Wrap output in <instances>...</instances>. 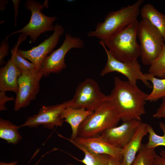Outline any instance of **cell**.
Returning <instances> with one entry per match:
<instances>
[{"instance_id":"35","label":"cell","mask_w":165,"mask_h":165,"mask_svg":"<svg viewBox=\"0 0 165 165\" xmlns=\"http://www.w3.org/2000/svg\"><path fill=\"white\" fill-rule=\"evenodd\" d=\"M39 161H38V162H37V163L35 165H37V164H38V162H39Z\"/></svg>"},{"instance_id":"7","label":"cell","mask_w":165,"mask_h":165,"mask_svg":"<svg viewBox=\"0 0 165 165\" xmlns=\"http://www.w3.org/2000/svg\"><path fill=\"white\" fill-rule=\"evenodd\" d=\"M110 100L109 95L101 91L95 80L87 78L79 84L73 98L69 100V107L94 111L104 102Z\"/></svg>"},{"instance_id":"31","label":"cell","mask_w":165,"mask_h":165,"mask_svg":"<svg viewBox=\"0 0 165 165\" xmlns=\"http://www.w3.org/2000/svg\"><path fill=\"white\" fill-rule=\"evenodd\" d=\"M12 2L13 3L14 5V10L15 11V26H16V18L18 13V7L19 5L20 2V0H13Z\"/></svg>"},{"instance_id":"18","label":"cell","mask_w":165,"mask_h":165,"mask_svg":"<svg viewBox=\"0 0 165 165\" xmlns=\"http://www.w3.org/2000/svg\"><path fill=\"white\" fill-rule=\"evenodd\" d=\"M142 18L148 19L159 31L165 43V15L150 3L145 4L140 10Z\"/></svg>"},{"instance_id":"1","label":"cell","mask_w":165,"mask_h":165,"mask_svg":"<svg viewBox=\"0 0 165 165\" xmlns=\"http://www.w3.org/2000/svg\"><path fill=\"white\" fill-rule=\"evenodd\" d=\"M114 86L109 95L111 101L117 109L123 122L141 121L146 113L145 106L148 94L137 85L118 77L114 78Z\"/></svg>"},{"instance_id":"3","label":"cell","mask_w":165,"mask_h":165,"mask_svg":"<svg viewBox=\"0 0 165 165\" xmlns=\"http://www.w3.org/2000/svg\"><path fill=\"white\" fill-rule=\"evenodd\" d=\"M139 22L137 20L118 34L104 42L116 59L123 62L137 60L140 56V45L137 40Z\"/></svg>"},{"instance_id":"34","label":"cell","mask_w":165,"mask_h":165,"mask_svg":"<svg viewBox=\"0 0 165 165\" xmlns=\"http://www.w3.org/2000/svg\"><path fill=\"white\" fill-rule=\"evenodd\" d=\"M67 165H74L72 164H68Z\"/></svg>"},{"instance_id":"15","label":"cell","mask_w":165,"mask_h":165,"mask_svg":"<svg viewBox=\"0 0 165 165\" xmlns=\"http://www.w3.org/2000/svg\"><path fill=\"white\" fill-rule=\"evenodd\" d=\"M147 124L142 122L130 140L122 148L121 165H132L141 146L143 138L148 134Z\"/></svg>"},{"instance_id":"13","label":"cell","mask_w":165,"mask_h":165,"mask_svg":"<svg viewBox=\"0 0 165 165\" xmlns=\"http://www.w3.org/2000/svg\"><path fill=\"white\" fill-rule=\"evenodd\" d=\"M141 123V121L134 119L123 122L119 126L105 130L100 135L112 145L122 149L130 140Z\"/></svg>"},{"instance_id":"22","label":"cell","mask_w":165,"mask_h":165,"mask_svg":"<svg viewBox=\"0 0 165 165\" xmlns=\"http://www.w3.org/2000/svg\"><path fill=\"white\" fill-rule=\"evenodd\" d=\"M27 36L21 34L18 40L11 50V58L16 67L22 72H26L35 69V67L31 62L26 60L24 58L19 54L17 50L20 43L26 38Z\"/></svg>"},{"instance_id":"6","label":"cell","mask_w":165,"mask_h":165,"mask_svg":"<svg viewBox=\"0 0 165 165\" xmlns=\"http://www.w3.org/2000/svg\"><path fill=\"white\" fill-rule=\"evenodd\" d=\"M48 1L43 4L34 0H28L25 3V7L30 11L31 16L28 23L20 29L14 31L7 37L9 38L13 35L20 33L25 36H30L31 40L35 43L42 34L47 31H53L54 22L57 18L54 16H48L44 15L42 11L44 7L48 8Z\"/></svg>"},{"instance_id":"12","label":"cell","mask_w":165,"mask_h":165,"mask_svg":"<svg viewBox=\"0 0 165 165\" xmlns=\"http://www.w3.org/2000/svg\"><path fill=\"white\" fill-rule=\"evenodd\" d=\"M64 31L63 26L57 24L55 25L53 34L38 46L26 51L18 49L17 53L30 61L35 65V69H40L42 61L48 54L53 51L59 42L60 37L64 34Z\"/></svg>"},{"instance_id":"20","label":"cell","mask_w":165,"mask_h":165,"mask_svg":"<svg viewBox=\"0 0 165 165\" xmlns=\"http://www.w3.org/2000/svg\"><path fill=\"white\" fill-rule=\"evenodd\" d=\"M19 127L6 120L0 119V138L8 143L16 145L22 138L19 133Z\"/></svg>"},{"instance_id":"5","label":"cell","mask_w":165,"mask_h":165,"mask_svg":"<svg viewBox=\"0 0 165 165\" xmlns=\"http://www.w3.org/2000/svg\"><path fill=\"white\" fill-rule=\"evenodd\" d=\"M137 37L140 43V57L143 64L150 65L158 57L165 45L163 36L147 19L139 22Z\"/></svg>"},{"instance_id":"8","label":"cell","mask_w":165,"mask_h":165,"mask_svg":"<svg viewBox=\"0 0 165 165\" xmlns=\"http://www.w3.org/2000/svg\"><path fill=\"white\" fill-rule=\"evenodd\" d=\"M99 43L104 49L107 57L106 64L100 72L101 76L116 72L125 76L128 80L134 84L137 85V81L140 80L148 87H152V85L148 82L146 74L143 73L141 71L140 65L137 60L127 62L119 61L112 56L104 43L100 42Z\"/></svg>"},{"instance_id":"19","label":"cell","mask_w":165,"mask_h":165,"mask_svg":"<svg viewBox=\"0 0 165 165\" xmlns=\"http://www.w3.org/2000/svg\"><path fill=\"white\" fill-rule=\"evenodd\" d=\"M59 136L69 141L75 147L83 152L84 154V157L82 160H79L72 156L76 160L82 163L85 165H107L108 155L93 153L89 151L84 146L76 142L70 138H67L61 135H60Z\"/></svg>"},{"instance_id":"14","label":"cell","mask_w":165,"mask_h":165,"mask_svg":"<svg viewBox=\"0 0 165 165\" xmlns=\"http://www.w3.org/2000/svg\"><path fill=\"white\" fill-rule=\"evenodd\" d=\"M73 140L84 146L93 153L106 155L115 158L121 162L122 161V149L112 145L106 142L100 135L88 138L78 136Z\"/></svg>"},{"instance_id":"16","label":"cell","mask_w":165,"mask_h":165,"mask_svg":"<svg viewBox=\"0 0 165 165\" xmlns=\"http://www.w3.org/2000/svg\"><path fill=\"white\" fill-rule=\"evenodd\" d=\"M22 71L14 64L11 58L0 69V91L17 93L18 80Z\"/></svg>"},{"instance_id":"28","label":"cell","mask_w":165,"mask_h":165,"mask_svg":"<svg viewBox=\"0 0 165 165\" xmlns=\"http://www.w3.org/2000/svg\"><path fill=\"white\" fill-rule=\"evenodd\" d=\"M153 116L157 119L163 118L165 119V97L162 98V101Z\"/></svg>"},{"instance_id":"33","label":"cell","mask_w":165,"mask_h":165,"mask_svg":"<svg viewBox=\"0 0 165 165\" xmlns=\"http://www.w3.org/2000/svg\"><path fill=\"white\" fill-rule=\"evenodd\" d=\"M17 161H14L9 163H6L0 162V165H16L17 164Z\"/></svg>"},{"instance_id":"30","label":"cell","mask_w":165,"mask_h":165,"mask_svg":"<svg viewBox=\"0 0 165 165\" xmlns=\"http://www.w3.org/2000/svg\"><path fill=\"white\" fill-rule=\"evenodd\" d=\"M121 162L112 156H108L107 165H121Z\"/></svg>"},{"instance_id":"4","label":"cell","mask_w":165,"mask_h":165,"mask_svg":"<svg viewBox=\"0 0 165 165\" xmlns=\"http://www.w3.org/2000/svg\"><path fill=\"white\" fill-rule=\"evenodd\" d=\"M120 120V115L111 100L106 101L82 123L78 136L88 138L100 135L106 129L117 126Z\"/></svg>"},{"instance_id":"11","label":"cell","mask_w":165,"mask_h":165,"mask_svg":"<svg viewBox=\"0 0 165 165\" xmlns=\"http://www.w3.org/2000/svg\"><path fill=\"white\" fill-rule=\"evenodd\" d=\"M70 105L69 100L56 105L42 106L37 114L28 117L19 127H36L42 125L45 127L53 129L55 127L62 126L64 122L61 117L62 113Z\"/></svg>"},{"instance_id":"25","label":"cell","mask_w":165,"mask_h":165,"mask_svg":"<svg viewBox=\"0 0 165 165\" xmlns=\"http://www.w3.org/2000/svg\"><path fill=\"white\" fill-rule=\"evenodd\" d=\"M148 73L160 79L165 78V45L159 56L150 65Z\"/></svg>"},{"instance_id":"10","label":"cell","mask_w":165,"mask_h":165,"mask_svg":"<svg viewBox=\"0 0 165 165\" xmlns=\"http://www.w3.org/2000/svg\"><path fill=\"white\" fill-rule=\"evenodd\" d=\"M84 46V42L80 38L72 37L70 34H66L61 46L47 56L42 61L41 69L43 76H47L52 73L60 72L67 66L65 62L67 53L72 49L81 48Z\"/></svg>"},{"instance_id":"17","label":"cell","mask_w":165,"mask_h":165,"mask_svg":"<svg viewBox=\"0 0 165 165\" xmlns=\"http://www.w3.org/2000/svg\"><path fill=\"white\" fill-rule=\"evenodd\" d=\"M94 111L84 108H75L68 107L62 112L61 117L70 126L72 133L71 139L74 140L78 137L79 127L82 123Z\"/></svg>"},{"instance_id":"2","label":"cell","mask_w":165,"mask_h":165,"mask_svg":"<svg viewBox=\"0 0 165 165\" xmlns=\"http://www.w3.org/2000/svg\"><path fill=\"white\" fill-rule=\"evenodd\" d=\"M144 2L139 0L132 5L109 12L103 21L97 24L95 30L87 33V36L96 37L103 42L105 41L137 20L140 13V7Z\"/></svg>"},{"instance_id":"21","label":"cell","mask_w":165,"mask_h":165,"mask_svg":"<svg viewBox=\"0 0 165 165\" xmlns=\"http://www.w3.org/2000/svg\"><path fill=\"white\" fill-rule=\"evenodd\" d=\"M145 74L148 80L152 84V90L148 94L146 101L155 102L165 97V78H158L148 73Z\"/></svg>"},{"instance_id":"26","label":"cell","mask_w":165,"mask_h":165,"mask_svg":"<svg viewBox=\"0 0 165 165\" xmlns=\"http://www.w3.org/2000/svg\"><path fill=\"white\" fill-rule=\"evenodd\" d=\"M8 38L6 37L2 41L0 47V65H2L5 63L4 58L7 56L9 51Z\"/></svg>"},{"instance_id":"27","label":"cell","mask_w":165,"mask_h":165,"mask_svg":"<svg viewBox=\"0 0 165 165\" xmlns=\"http://www.w3.org/2000/svg\"><path fill=\"white\" fill-rule=\"evenodd\" d=\"M6 91H0V111L7 110L5 106L6 103L8 101L15 100V98L13 97H8L6 94Z\"/></svg>"},{"instance_id":"9","label":"cell","mask_w":165,"mask_h":165,"mask_svg":"<svg viewBox=\"0 0 165 165\" xmlns=\"http://www.w3.org/2000/svg\"><path fill=\"white\" fill-rule=\"evenodd\" d=\"M22 72L15 100L13 110L15 111L26 107L35 98L39 90L40 81L43 76L41 69Z\"/></svg>"},{"instance_id":"23","label":"cell","mask_w":165,"mask_h":165,"mask_svg":"<svg viewBox=\"0 0 165 165\" xmlns=\"http://www.w3.org/2000/svg\"><path fill=\"white\" fill-rule=\"evenodd\" d=\"M157 155L155 149L148 148L142 143L132 165H153Z\"/></svg>"},{"instance_id":"29","label":"cell","mask_w":165,"mask_h":165,"mask_svg":"<svg viewBox=\"0 0 165 165\" xmlns=\"http://www.w3.org/2000/svg\"><path fill=\"white\" fill-rule=\"evenodd\" d=\"M153 165H165V150L160 149L155 159Z\"/></svg>"},{"instance_id":"32","label":"cell","mask_w":165,"mask_h":165,"mask_svg":"<svg viewBox=\"0 0 165 165\" xmlns=\"http://www.w3.org/2000/svg\"><path fill=\"white\" fill-rule=\"evenodd\" d=\"M8 2L6 0H0V9L1 11H3L6 9L5 5L7 4Z\"/></svg>"},{"instance_id":"24","label":"cell","mask_w":165,"mask_h":165,"mask_svg":"<svg viewBox=\"0 0 165 165\" xmlns=\"http://www.w3.org/2000/svg\"><path fill=\"white\" fill-rule=\"evenodd\" d=\"M159 124L160 127L163 133L162 136L156 134L152 127L147 124L148 140L145 144L148 148L155 149L156 147L160 146L165 147V123L160 122Z\"/></svg>"}]
</instances>
